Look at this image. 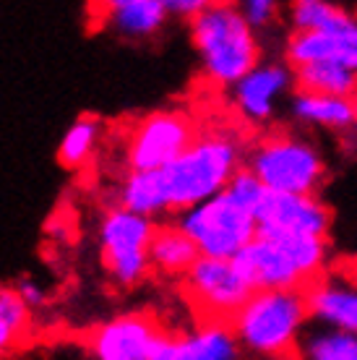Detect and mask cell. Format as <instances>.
<instances>
[{"label": "cell", "mask_w": 357, "mask_h": 360, "mask_svg": "<svg viewBox=\"0 0 357 360\" xmlns=\"http://www.w3.org/2000/svg\"><path fill=\"white\" fill-rule=\"evenodd\" d=\"M259 134H240L238 126L204 131L183 157L162 170L149 172L157 198V214L188 212L222 193L242 165V146L253 144Z\"/></svg>", "instance_id": "1"}, {"label": "cell", "mask_w": 357, "mask_h": 360, "mask_svg": "<svg viewBox=\"0 0 357 360\" xmlns=\"http://www.w3.org/2000/svg\"><path fill=\"white\" fill-rule=\"evenodd\" d=\"M326 240L295 235L256 233V238L233 259L235 269L253 292L295 290L311 297L329 282Z\"/></svg>", "instance_id": "2"}, {"label": "cell", "mask_w": 357, "mask_h": 360, "mask_svg": "<svg viewBox=\"0 0 357 360\" xmlns=\"http://www.w3.org/2000/svg\"><path fill=\"white\" fill-rule=\"evenodd\" d=\"M190 24V39L214 84L242 82L256 71L261 47L248 18L235 3H206Z\"/></svg>", "instance_id": "3"}, {"label": "cell", "mask_w": 357, "mask_h": 360, "mask_svg": "<svg viewBox=\"0 0 357 360\" xmlns=\"http://www.w3.org/2000/svg\"><path fill=\"white\" fill-rule=\"evenodd\" d=\"M245 165L261 186L274 193L318 196L329 178L321 154L287 126H271L256 136Z\"/></svg>", "instance_id": "4"}, {"label": "cell", "mask_w": 357, "mask_h": 360, "mask_svg": "<svg viewBox=\"0 0 357 360\" xmlns=\"http://www.w3.org/2000/svg\"><path fill=\"white\" fill-rule=\"evenodd\" d=\"M311 303L295 290H261L253 292L235 324L238 342L271 360L300 355L297 332L311 319Z\"/></svg>", "instance_id": "5"}, {"label": "cell", "mask_w": 357, "mask_h": 360, "mask_svg": "<svg viewBox=\"0 0 357 360\" xmlns=\"http://www.w3.org/2000/svg\"><path fill=\"white\" fill-rule=\"evenodd\" d=\"M180 295L196 321V329L235 334V324L253 297V290L235 269L233 259L201 256L196 266L180 279Z\"/></svg>", "instance_id": "6"}, {"label": "cell", "mask_w": 357, "mask_h": 360, "mask_svg": "<svg viewBox=\"0 0 357 360\" xmlns=\"http://www.w3.org/2000/svg\"><path fill=\"white\" fill-rule=\"evenodd\" d=\"M201 256L209 259H235L256 238V214L248 204L224 188L198 207L188 209L178 222Z\"/></svg>", "instance_id": "7"}, {"label": "cell", "mask_w": 357, "mask_h": 360, "mask_svg": "<svg viewBox=\"0 0 357 360\" xmlns=\"http://www.w3.org/2000/svg\"><path fill=\"white\" fill-rule=\"evenodd\" d=\"M204 134L188 110H157L141 117L125 139V162L131 172H154L175 162Z\"/></svg>", "instance_id": "8"}, {"label": "cell", "mask_w": 357, "mask_h": 360, "mask_svg": "<svg viewBox=\"0 0 357 360\" xmlns=\"http://www.w3.org/2000/svg\"><path fill=\"white\" fill-rule=\"evenodd\" d=\"M157 222L149 217L134 214L128 209L115 207L99 230V248H102V264L117 285L134 288L141 279L152 274L149 264V243Z\"/></svg>", "instance_id": "9"}, {"label": "cell", "mask_w": 357, "mask_h": 360, "mask_svg": "<svg viewBox=\"0 0 357 360\" xmlns=\"http://www.w3.org/2000/svg\"><path fill=\"white\" fill-rule=\"evenodd\" d=\"M178 334L152 311H136L97 326L89 334V350L94 360H152Z\"/></svg>", "instance_id": "10"}, {"label": "cell", "mask_w": 357, "mask_h": 360, "mask_svg": "<svg viewBox=\"0 0 357 360\" xmlns=\"http://www.w3.org/2000/svg\"><path fill=\"white\" fill-rule=\"evenodd\" d=\"M334 209L318 196H297V193H274L264 191L256 207V233L295 235L331 240Z\"/></svg>", "instance_id": "11"}, {"label": "cell", "mask_w": 357, "mask_h": 360, "mask_svg": "<svg viewBox=\"0 0 357 360\" xmlns=\"http://www.w3.org/2000/svg\"><path fill=\"white\" fill-rule=\"evenodd\" d=\"M287 65L300 68L311 63H334L344 65L349 71H357V47L337 39L323 32H311V29H295L287 39Z\"/></svg>", "instance_id": "12"}, {"label": "cell", "mask_w": 357, "mask_h": 360, "mask_svg": "<svg viewBox=\"0 0 357 360\" xmlns=\"http://www.w3.org/2000/svg\"><path fill=\"white\" fill-rule=\"evenodd\" d=\"M198 259H201V251L183 227L157 222L152 243H149V264L154 274L183 279L196 266Z\"/></svg>", "instance_id": "13"}, {"label": "cell", "mask_w": 357, "mask_h": 360, "mask_svg": "<svg viewBox=\"0 0 357 360\" xmlns=\"http://www.w3.org/2000/svg\"><path fill=\"white\" fill-rule=\"evenodd\" d=\"M102 8L108 27L128 39H149L160 34L170 16L164 0H115L105 3Z\"/></svg>", "instance_id": "14"}, {"label": "cell", "mask_w": 357, "mask_h": 360, "mask_svg": "<svg viewBox=\"0 0 357 360\" xmlns=\"http://www.w3.org/2000/svg\"><path fill=\"white\" fill-rule=\"evenodd\" d=\"M297 97H339L352 99L357 94V71L334 63H311L292 68Z\"/></svg>", "instance_id": "15"}, {"label": "cell", "mask_w": 357, "mask_h": 360, "mask_svg": "<svg viewBox=\"0 0 357 360\" xmlns=\"http://www.w3.org/2000/svg\"><path fill=\"white\" fill-rule=\"evenodd\" d=\"M292 21L297 29L323 32L357 47V16L342 6H331L321 0H297L292 3Z\"/></svg>", "instance_id": "16"}, {"label": "cell", "mask_w": 357, "mask_h": 360, "mask_svg": "<svg viewBox=\"0 0 357 360\" xmlns=\"http://www.w3.org/2000/svg\"><path fill=\"white\" fill-rule=\"evenodd\" d=\"M287 82V73L277 65L256 68L238 84V108L245 120H266L271 112V97Z\"/></svg>", "instance_id": "17"}, {"label": "cell", "mask_w": 357, "mask_h": 360, "mask_svg": "<svg viewBox=\"0 0 357 360\" xmlns=\"http://www.w3.org/2000/svg\"><path fill=\"white\" fill-rule=\"evenodd\" d=\"M175 360H238V337L222 329H196L175 340Z\"/></svg>", "instance_id": "18"}, {"label": "cell", "mask_w": 357, "mask_h": 360, "mask_svg": "<svg viewBox=\"0 0 357 360\" xmlns=\"http://www.w3.org/2000/svg\"><path fill=\"white\" fill-rule=\"evenodd\" d=\"M99 120L94 115H81L76 123H73L60 141V149H58V162L68 170H79L91 160V154L99 144Z\"/></svg>", "instance_id": "19"}, {"label": "cell", "mask_w": 357, "mask_h": 360, "mask_svg": "<svg viewBox=\"0 0 357 360\" xmlns=\"http://www.w3.org/2000/svg\"><path fill=\"white\" fill-rule=\"evenodd\" d=\"M308 303L313 316H321L326 321L342 326L344 332L357 334V292L337 290L331 288V282H326L321 290H316L308 297Z\"/></svg>", "instance_id": "20"}, {"label": "cell", "mask_w": 357, "mask_h": 360, "mask_svg": "<svg viewBox=\"0 0 357 360\" xmlns=\"http://www.w3.org/2000/svg\"><path fill=\"white\" fill-rule=\"evenodd\" d=\"M297 112L329 128H347L355 123L352 99L339 97H297Z\"/></svg>", "instance_id": "21"}, {"label": "cell", "mask_w": 357, "mask_h": 360, "mask_svg": "<svg viewBox=\"0 0 357 360\" xmlns=\"http://www.w3.org/2000/svg\"><path fill=\"white\" fill-rule=\"evenodd\" d=\"M308 360H357V337L347 332H331L311 340Z\"/></svg>", "instance_id": "22"}, {"label": "cell", "mask_w": 357, "mask_h": 360, "mask_svg": "<svg viewBox=\"0 0 357 360\" xmlns=\"http://www.w3.org/2000/svg\"><path fill=\"white\" fill-rule=\"evenodd\" d=\"M0 321L8 324L13 332L27 337L29 326H32V308L21 300L16 288H6L0 285Z\"/></svg>", "instance_id": "23"}, {"label": "cell", "mask_w": 357, "mask_h": 360, "mask_svg": "<svg viewBox=\"0 0 357 360\" xmlns=\"http://www.w3.org/2000/svg\"><path fill=\"white\" fill-rule=\"evenodd\" d=\"M329 274L337 277L339 282L349 285L352 292H357V253H342L337 256L329 266Z\"/></svg>", "instance_id": "24"}, {"label": "cell", "mask_w": 357, "mask_h": 360, "mask_svg": "<svg viewBox=\"0 0 357 360\" xmlns=\"http://www.w3.org/2000/svg\"><path fill=\"white\" fill-rule=\"evenodd\" d=\"M274 16H277V3H271V0L245 3V18H248L250 27H266V24H271Z\"/></svg>", "instance_id": "25"}, {"label": "cell", "mask_w": 357, "mask_h": 360, "mask_svg": "<svg viewBox=\"0 0 357 360\" xmlns=\"http://www.w3.org/2000/svg\"><path fill=\"white\" fill-rule=\"evenodd\" d=\"M16 292L21 295V300H24L29 308H39L45 303V290L39 288L34 279H21L16 285Z\"/></svg>", "instance_id": "26"}, {"label": "cell", "mask_w": 357, "mask_h": 360, "mask_svg": "<svg viewBox=\"0 0 357 360\" xmlns=\"http://www.w3.org/2000/svg\"><path fill=\"white\" fill-rule=\"evenodd\" d=\"M206 3H201V0H170L167 3V11L170 13H175V16H183L188 18V21H193V18L204 11Z\"/></svg>", "instance_id": "27"}, {"label": "cell", "mask_w": 357, "mask_h": 360, "mask_svg": "<svg viewBox=\"0 0 357 360\" xmlns=\"http://www.w3.org/2000/svg\"><path fill=\"white\" fill-rule=\"evenodd\" d=\"M18 340H24V337H21L18 332H13L8 324H3V321H0V355H6V352H8Z\"/></svg>", "instance_id": "28"}, {"label": "cell", "mask_w": 357, "mask_h": 360, "mask_svg": "<svg viewBox=\"0 0 357 360\" xmlns=\"http://www.w3.org/2000/svg\"><path fill=\"white\" fill-rule=\"evenodd\" d=\"M178 337H180V334H178ZM178 337H175V340H178ZM175 340H172L170 345H164V347H162V350L157 352L152 360H175Z\"/></svg>", "instance_id": "29"}, {"label": "cell", "mask_w": 357, "mask_h": 360, "mask_svg": "<svg viewBox=\"0 0 357 360\" xmlns=\"http://www.w3.org/2000/svg\"><path fill=\"white\" fill-rule=\"evenodd\" d=\"M352 112H355V123H357V94L352 97Z\"/></svg>", "instance_id": "30"}, {"label": "cell", "mask_w": 357, "mask_h": 360, "mask_svg": "<svg viewBox=\"0 0 357 360\" xmlns=\"http://www.w3.org/2000/svg\"><path fill=\"white\" fill-rule=\"evenodd\" d=\"M277 360H303V352L300 355H290V358H277Z\"/></svg>", "instance_id": "31"}]
</instances>
